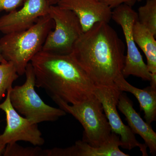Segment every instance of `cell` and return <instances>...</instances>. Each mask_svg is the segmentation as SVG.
<instances>
[{
    "instance_id": "6",
    "label": "cell",
    "mask_w": 156,
    "mask_h": 156,
    "mask_svg": "<svg viewBox=\"0 0 156 156\" xmlns=\"http://www.w3.org/2000/svg\"><path fill=\"white\" fill-rule=\"evenodd\" d=\"M48 14L54 21V30L48 34L42 51L70 54L76 42L83 32L79 19L73 11L56 5L50 6Z\"/></svg>"
},
{
    "instance_id": "8",
    "label": "cell",
    "mask_w": 156,
    "mask_h": 156,
    "mask_svg": "<svg viewBox=\"0 0 156 156\" xmlns=\"http://www.w3.org/2000/svg\"><path fill=\"white\" fill-rule=\"evenodd\" d=\"M122 92L112 87H95L94 94L102 105L112 132L119 136L121 147L128 150L138 147L142 156H147V146L137 141L135 134L129 126L123 123L118 112L117 105Z\"/></svg>"
},
{
    "instance_id": "7",
    "label": "cell",
    "mask_w": 156,
    "mask_h": 156,
    "mask_svg": "<svg viewBox=\"0 0 156 156\" xmlns=\"http://www.w3.org/2000/svg\"><path fill=\"white\" fill-rule=\"evenodd\" d=\"M112 19L121 26L127 45V55L122 71L123 76H134L150 82V73L133 37V27L137 20V13L131 6L122 4L112 11Z\"/></svg>"
},
{
    "instance_id": "3",
    "label": "cell",
    "mask_w": 156,
    "mask_h": 156,
    "mask_svg": "<svg viewBox=\"0 0 156 156\" xmlns=\"http://www.w3.org/2000/svg\"><path fill=\"white\" fill-rule=\"evenodd\" d=\"M54 27V21L48 14L28 29L5 34L0 39L3 58L13 63L19 76L25 74L27 65L41 51L48 34Z\"/></svg>"
},
{
    "instance_id": "23",
    "label": "cell",
    "mask_w": 156,
    "mask_h": 156,
    "mask_svg": "<svg viewBox=\"0 0 156 156\" xmlns=\"http://www.w3.org/2000/svg\"><path fill=\"white\" fill-rule=\"evenodd\" d=\"M6 62L7 61L5 60V59H4V58H3L2 53H1V50H0V63H3V62Z\"/></svg>"
},
{
    "instance_id": "11",
    "label": "cell",
    "mask_w": 156,
    "mask_h": 156,
    "mask_svg": "<svg viewBox=\"0 0 156 156\" xmlns=\"http://www.w3.org/2000/svg\"><path fill=\"white\" fill-rule=\"evenodd\" d=\"M56 5L76 14L83 32L97 23H109L112 19V9L99 0H59Z\"/></svg>"
},
{
    "instance_id": "10",
    "label": "cell",
    "mask_w": 156,
    "mask_h": 156,
    "mask_svg": "<svg viewBox=\"0 0 156 156\" xmlns=\"http://www.w3.org/2000/svg\"><path fill=\"white\" fill-rule=\"evenodd\" d=\"M50 6L47 0H26L21 9L0 17V32L5 34L28 29L48 15Z\"/></svg>"
},
{
    "instance_id": "22",
    "label": "cell",
    "mask_w": 156,
    "mask_h": 156,
    "mask_svg": "<svg viewBox=\"0 0 156 156\" xmlns=\"http://www.w3.org/2000/svg\"><path fill=\"white\" fill-rule=\"evenodd\" d=\"M58 1L59 0H47V2L49 5H56Z\"/></svg>"
},
{
    "instance_id": "9",
    "label": "cell",
    "mask_w": 156,
    "mask_h": 156,
    "mask_svg": "<svg viewBox=\"0 0 156 156\" xmlns=\"http://www.w3.org/2000/svg\"><path fill=\"white\" fill-rule=\"evenodd\" d=\"M12 88L8 89L5 100L0 104V109L5 114L7 123L0 140L6 145L20 141L29 142L35 146L44 145L45 140L37 124H33L21 116L12 106L10 98Z\"/></svg>"
},
{
    "instance_id": "19",
    "label": "cell",
    "mask_w": 156,
    "mask_h": 156,
    "mask_svg": "<svg viewBox=\"0 0 156 156\" xmlns=\"http://www.w3.org/2000/svg\"><path fill=\"white\" fill-rule=\"evenodd\" d=\"M26 0H0V12H10L21 7Z\"/></svg>"
},
{
    "instance_id": "14",
    "label": "cell",
    "mask_w": 156,
    "mask_h": 156,
    "mask_svg": "<svg viewBox=\"0 0 156 156\" xmlns=\"http://www.w3.org/2000/svg\"><path fill=\"white\" fill-rule=\"evenodd\" d=\"M116 86L120 91L130 92L136 98L147 123L151 125L156 121V88L151 86L143 89L136 88L128 83L123 75L117 80Z\"/></svg>"
},
{
    "instance_id": "16",
    "label": "cell",
    "mask_w": 156,
    "mask_h": 156,
    "mask_svg": "<svg viewBox=\"0 0 156 156\" xmlns=\"http://www.w3.org/2000/svg\"><path fill=\"white\" fill-rule=\"evenodd\" d=\"M137 20L156 36V0H147L144 5L138 9Z\"/></svg>"
},
{
    "instance_id": "12",
    "label": "cell",
    "mask_w": 156,
    "mask_h": 156,
    "mask_svg": "<svg viewBox=\"0 0 156 156\" xmlns=\"http://www.w3.org/2000/svg\"><path fill=\"white\" fill-rule=\"evenodd\" d=\"M119 136L112 133L109 141L100 147H93L83 140L76 141L66 148L55 147L45 150V156H128L120 149Z\"/></svg>"
},
{
    "instance_id": "13",
    "label": "cell",
    "mask_w": 156,
    "mask_h": 156,
    "mask_svg": "<svg viewBox=\"0 0 156 156\" xmlns=\"http://www.w3.org/2000/svg\"><path fill=\"white\" fill-rule=\"evenodd\" d=\"M118 109L126 117L128 126L134 134H137L144 140L152 155L156 154V133L151 125L144 121L136 111L132 101L125 93L121 92L118 101Z\"/></svg>"
},
{
    "instance_id": "2",
    "label": "cell",
    "mask_w": 156,
    "mask_h": 156,
    "mask_svg": "<svg viewBox=\"0 0 156 156\" xmlns=\"http://www.w3.org/2000/svg\"><path fill=\"white\" fill-rule=\"evenodd\" d=\"M35 76V87L45 90L51 98L70 105L95 96V86L70 55L41 51L30 62Z\"/></svg>"
},
{
    "instance_id": "5",
    "label": "cell",
    "mask_w": 156,
    "mask_h": 156,
    "mask_svg": "<svg viewBox=\"0 0 156 156\" xmlns=\"http://www.w3.org/2000/svg\"><path fill=\"white\" fill-rule=\"evenodd\" d=\"M26 80L21 86L11 88L10 100L12 106L20 114L33 124L54 122L66 113L60 108L46 104L35 90V76L30 62L26 68Z\"/></svg>"
},
{
    "instance_id": "20",
    "label": "cell",
    "mask_w": 156,
    "mask_h": 156,
    "mask_svg": "<svg viewBox=\"0 0 156 156\" xmlns=\"http://www.w3.org/2000/svg\"><path fill=\"white\" fill-rule=\"evenodd\" d=\"M99 1L109 6L111 9H114L122 4H126L132 7L136 2H140L141 0H99Z\"/></svg>"
},
{
    "instance_id": "1",
    "label": "cell",
    "mask_w": 156,
    "mask_h": 156,
    "mask_svg": "<svg viewBox=\"0 0 156 156\" xmlns=\"http://www.w3.org/2000/svg\"><path fill=\"white\" fill-rule=\"evenodd\" d=\"M125 52V44L116 31L108 23L100 22L83 32L70 55L95 87L118 89L116 82L122 75Z\"/></svg>"
},
{
    "instance_id": "18",
    "label": "cell",
    "mask_w": 156,
    "mask_h": 156,
    "mask_svg": "<svg viewBox=\"0 0 156 156\" xmlns=\"http://www.w3.org/2000/svg\"><path fill=\"white\" fill-rule=\"evenodd\" d=\"M3 155L4 156H45V150L36 147H23L17 143L6 145Z\"/></svg>"
},
{
    "instance_id": "4",
    "label": "cell",
    "mask_w": 156,
    "mask_h": 156,
    "mask_svg": "<svg viewBox=\"0 0 156 156\" xmlns=\"http://www.w3.org/2000/svg\"><path fill=\"white\" fill-rule=\"evenodd\" d=\"M66 113L71 115L84 128L82 140L98 147L108 142L112 137L111 128L102 105L94 97L77 104L70 105L57 98H52Z\"/></svg>"
},
{
    "instance_id": "17",
    "label": "cell",
    "mask_w": 156,
    "mask_h": 156,
    "mask_svg": "<svg viewBox=\"0 0 156 156\" xmlns=\"http://www.w3.org/2000/svg\"><path fill=\"white\" fill-rule=\"evenodd\" d=\"M19 76L11 62L0 63V101L5 96L8 89L12 87V84Z\"/></svg>"
},
{
    "instance_id": "21",
    "label": "cell",
    "mask_w": 156,
    "mask_h": 156,
    "mask_svg": "<svg viewBox=\"0 0 156 156\" xmlns=\"http://www.w3.org/2000/svg\"><path fill=\"white\" fill-rule=\"evenodd\" d=\"M6 146V144L0 140V156L3 155Z\"/></svg>"
},
{
    "instance_id": "15",
    "label": "cell",
    "mask_w": 156,
    "mask_h": 156,
    "mask_svg": "<svg viewBox=\"0 0 156 156\" xmlns=\"http://www.w3.org/2000/svg\"><path fill=\"white\" fill-rule=\"evenodd\" d=\"M133 35L136 44L145 54L147 65L151 74L150 86L156 88V41L148 30L136 20L133 27Z\"/></svg>"
}]
</instances>
